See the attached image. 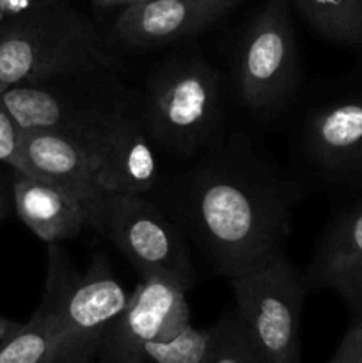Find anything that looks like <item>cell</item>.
<instances>
[{
    "mask_svg": "<svg viewBox=\"0 0 362 363\" xmlns=\"http://www.w3.org/2000/svg\"><path fill=\"white\" fill-rule=\"evenodd\" d=\"M298 195L247 137L231 135L148 197L231 282L283 254Z\"/></svg>",
    "mask_w": 362,
    "mask_h": 363,
    "instance_id": "6da1fadb",
    "label": "cell"
},
{
    "mask_svg": "<svg viewBox=\"0 0 362 363\" xmlns=\"http://www.w3.org/2000/svg\"><path fill=\"white\" fill-rule=\"evenodd\" d=\"M21 130H53L109 151L114 138L141 117V94L116 69L73 71L0 92Z\"/></svg>",
    "mask_w": 362,
    "mask_h": 363,
    "instance_id": "7a4b0ae2",
    "label": "cell"
},
{
    "mask_svg": "<svg viewBox=\"0 0 362 363\" xmlns=\"http://www.w3.org/2000/svg\"><path fill=\"white\" fill-rule=\"evenodd\" d=\"M94 67L116 69L98 27L64 0L0 18V92Z\"/></svg>",
    "mask_w": 362,
    "mask_h": 363,
    "instance_id": "3957f363",
    "label": "cell"
},
{
    "mask_svg": "<svg viewBox=\"0 0 362 363\" xmlns=\"http://www.w3.org/2000/svg\"><path fill=\"white\" fill-rule=\"evenodd\" d=\"M141 94V117L155 147L187 160L204 149L222 121V80L215 66L187 53L156 64Z\"/></svg>",
    "mask_w": 362,
    "mask_h": 363,
    "instance_id": "277c9868",
    "label": "cell"
},
{
    "mask_svg": "<svg viewBox=\"0 0 362 363\" xmlns=\"http://www.w3.org/2000/svg\"><path fill=\"white\" fill-rule=\"evenodd\" d=\"M300 87V55L290 0H268L245 27L233 55V89L259 121L290 108Z\"/></svg>",
    "mask_w": 362,
    "mask_h": 363,
    "instance_id": "5b68a950",
    "label": "cell"
},
{
    "mask_svg": "<svg viewBox=\"0 0 362 363\" xmlns=\"http://www.w3.org/2000/svg\"><path fill=\"white\" fill-rule=\"evenodd\" d=\"M46 273L57 291V363H91L130 293L121 286L102 252L92 255L85 273H78L60 243L48 245Z\"/></svg>",
    "mask_w": 362,
    "mask_h": 363,
    "instance_id": "8992f818",
    "label": "cell"
},
{
    "mask_svg": "<svg viewBox=\"0 0 362 363\" xmlns=\"http://www.w3.org/2000/svg\"><path fill=\"white\" fill-rule=\"evenodd\" d=\"M87 223L130 261L138 277H167L185 289L195 284L185 236L148 195L110 191L89 206Z\"/></svg>",
    "mask_w": 362,
    "mask_h": 363,
    "instance_id": "52a82bcc",
    "label": "cell"
},
{
    "mask_svg": "<svg viewBox=\"0 0 362 363\" xmlns=\"http://www.w3.org/2000/svg\"><path fill=\"white\" fill-rule=\"evenodd\" d=\"M234 311L265 363H300V319L309 289L284 254L231 280Z\"/></svg>",
    "mask_w": 362,
    "mask_h": 363,
    "instance_id": "ba28073f",
    "label": "cell"
},
{
    "mask_svg": "<svg viewBox=\"0 0 362 363\" xmlns=\"http://www.w3.org/2000/svg\"><path fill=\"white\" fill-rule=\"evenodd\" d=\"M187 291L167 277H141L103 335L98 363H138L146 344L170 339L190 325Z\"/></svg>",
    "mask_w": 362,
    "mask_h": 363,
    "instance_id": "9c48e42d",
    "label": "cell"
},
{
    "mask_svg": "<svg viewBox=\"0 0 362 363\" xmlns=\"http://www.w3.org/2000/svg\"><path fill=\"white\" fill-rule=\"evenodd\" d=\"M106 149L53 130H21L18 170L66 188L87 208L112 190Z\"/></svg>",
    "mask_w": 362,
    "mask_h": 363,
    "instance_id": "30bf717a",
    "label": "cell"
},
{
    "mask_svg": "<svg viewBox=\"0 0 362 363\" xmlns=\"http://www.w3.org/2000/svg\"><path fill=\"white\" fill-rule=\"evenodd\" d=\"M243 0H141L121 7L112 38L131 50H151L201 34Z\"/></svg>",
    "mask_w": 362,
    "mask_h": 363,
    "instance_id": "8fae6325",
    "label": "cell"
},
{
    "mask_svg": "<svg viewBox=\"0 0 362 363\" xmlns=\"http://www.w3.org/2000/svg\"><path fill=\"white\" fill-rule=\"evenodd\" d=\"M309 293L332 289L353 311L362 298V199L329 223L302 272Z\"/></svg>",
    "mask_w": 362,
    "mask_h": 363,
    "instance_id": "7c38bea8",
    "label": "cell"
},
{
    "mask_svg": "<svg viewBox=\"0 0 362 363\" xmlns=\"http://www.w3.org/2000/svg\"><path fill=\"white\" fill-rule=\"evenodd\" d=\"M302 149L325 176H362V96L316 110L304 124Z\"/></svg>",
    "mask_w": 362,
    "mask_h": 363,
    "instance_id": "4fadbf2b",
    "label": "cell"
},
{
    "mask_svg": "<svg viewBox=\"0 0 362 363\" xmlns=\"http://www.w3.org/2000/svg\"><path fill=\"white\" fill-rule=\"evenodd\" d=\"M11 190L18 218L46 245L75 240L89 227L84 204L52 181L13 170Z\"/></svg>",
    "mask_w": 362,
    "mask_h": 363,
    "instance_id": "5bb4252c",
    "label": "cell"
},
{
    "mask_svg": "<svg viewBox=\"0 0 362 363\" xmlns=\"http://www.w3.org/2000/svg\"><path fill=\"white\" fill-rule=\"evenodd\" d=\"M106 156L114 191L149 195L158 184L156 147L142 119L128 124L114 138Z\"/></svg>",
    "mask_w": 362,
    "mask_h": 363,
    "instance_id": "9a60e30c",
    "label": "cell"
},
{
    "mask_svg": "<svg viewBox=\"0 0 362 363\" xmlns=\"http://www.w3.org/2000/svg\"><path fill=\"white\" fill-rule=\"evenodd\" d=\"M55 282L46 273L38 308L21 328L0 342V363H57Z\"/></svg>",
    "mask_w": 362,
    "mask_h": 363,
    "instance_id": "2e32d148",
    "label": "cell"
},
{
    "mask_svg": "<svg viewBox=\"0 0 362 363\" xmlns=\"http://www.w3.org/2000/svg\"><path fill=\"white\" fill-rule=\"evenodd\" d=\"M305 23L325 41L362 46V0H290Z\"/></svg>",
    "mask_w": 362,
    "mask_h": 363,
    "instance_id": "e0dca14e",
    "label": "cell"
},
{
    "mask_svg": "<svg viewBox=\"0 0 362 363\" xmlns=\"http://www.w3.org/2000/svg\"><path fill=\"white\" fill-rule=\"evenodd\" d=\"M213 353V330L195 328L192 323L170 339L148 342L138 363H209Z\"/></svg>",
    "mask_w": 362,
    "mask_h": 363,
    "instance_id": "ac0fdd59",
    "label": "cell"
},
{
    "mask_svg": "<svg viewBox=\"0 0 362 363\" xmlns=\"http://www.w3.org/2000/svg\"><path fill=\"white\" fill-rule=\"evenodd\" d=\"M212 330L213 353L209 363H265L234 308L220 315Z\"/></svg>",
    "mask_w": 362,
    "mask_h": 363,
    "instance_id": "d6986e66",
    "label": "cell"
},
{
    "mask_svg": "<svg viewBox=\"0 0 362 363\" xmlns=\"http://www.w3.org/2000/svg\"><path fill=\"white\" fill-rule=\"evenodd\" d=\"M20 140L21 128L0 99V163L11 170H18L20 167Z\"/></svg>",
    "mask_w": 362,
    "mask_h": 363,
    "instance_id": "ffe728a7",
    "label": "cell"
},
{
    "mask_svg": "<svg viewBox=\"0 0 362 363\" xmlns=\"http://www.w3.org/2000/svg\"><path fill=\"white\" fill-rule=\"evenodd\" d=\"M329 363H362V328L351 325Z\"/></svg>",
    "mask_w": 362,
    "mask_h": 363,
    "instance_id": "44dd1931",
    "label": "cell"
},
{
    "mask_svg": "<svg viewBox=\"0 0 362 363\" xmlns=\"http://www.w3.org/2000/svg\"><path fill=\"white\" fill-rule=\"evenodd\" d=\"M14 211L13 208V190H11V181L7 183L6 177L0 172V220L7 218Z\"/></svg>",
    "mask_w": 362,
    "mask_h": 363,
    "instance_id": "7402d4cb",
    "label": "cell"
},
{
    "mask_svg": "<svg viewBox=\"0 0 362 363\" xmlns=\"http://www.w3.org/2000/svg\"><path fill=\"white\" fill-rule=\"evenodd\" d=\"M20 328H21V323L11 321V319L2 318V315H0V342L7 340L9 337H13Z\"/></svg>",
    "mask_w": 362,
    "mask_h": 363,
    "instance_id": "603a6c76",
    "label": "cell"
},
{
    "mask_svg": "<svg viewBox=\"0 0 362 363\" xmlns=\"http://www.w3.org/2000/svg\"><path fill=\"white\" fill-rule=\"evenodd\" d=\"M133 2L135 0H92V4L98 7H117V9L130 6Z\"/></svg>",
    "mask_w": 362,
    "mask_h": 363,
    "instance_id": "cb8c5ba5",
    "label": "cell"
},
{
    "mask_svg": "<svg viewBox=\"0 0 362 363\" xmlns=\"http://www.w3.org/2000/svg\"><path fill=\"white\" fill-rule=\"evenodd\" d=\"M351 325L362 328V298H361V301L357 303V307L353 308V323H351Z\"/></svg>",
    "mask_w": 362,
    "mask_h": 363,
    "instance_id": "d4e9b609",
    "label": "cell"
},
{
    "mask_svg": "<svg viewBox=\"0 0 362 363\" xmlns=\"http://www.w3.org/2000/svg\"><path fill=\"white\" fill-rule=\"evenodd\" d=\"M39 4H50V2H59V0H35Z\"/></svg>",
    "mask_w": 362,
    "mask_h": 363,
    "instance_id": "484cf974",
    "label": "cell"
},
{
    "mask_svg": "<svg viewBox=\"0 0 362 363\" xmlns=\"http://www.w3.org/2000/svg\"><path fill=\"white\" fill-rule=\"evenodd\" d=\"M135 2H141V0H135ZM135 2H133V4H135Z\"/></svg>",
    "mask_w": 362,
    "mask_h": 363,
    "instance_id": "4316f807",
    "label": "cell"
}]
</instances>
